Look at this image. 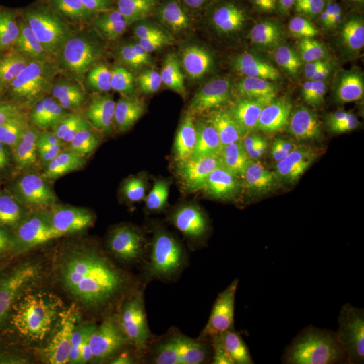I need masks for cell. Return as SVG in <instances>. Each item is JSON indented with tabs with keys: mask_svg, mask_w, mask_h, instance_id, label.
Segmentation results:
<instances>
[{
	"mask_svg": "<svg viewBox=\"0 0 364 364\" xmlns=\"http://www.w3.org/2000/svg\"><path fill=\"white\" fill-rule=\"evenodd\" d=\"M54 50L103 114H111L144 70V60L117 31L88 19L49 27Z\"/></svg>",
	"mask_w": 364,
	"mask_h": 364,
	"instance_id": "3",
	"label": "cell"
},
{
	"mask_svg": "<svg viewBox=\"0 0 364 364\" xmlns=\"http://www.w3.org/2000/svg\"><path fill=\"white\" fill-rule=\"evenodd\" d=\"M0 207H1V204H0Z\"/></svg>",
	"mask_w": 364,
	"mask_h": 364,
	"instance_id": "39",
	"label": "cell"
},
{
	"mask_svg": "<svg viewBox=\"0 0 364 364\" xmlns=\"http://www.w3.org/2000/svg\"><path fill=\"white\" fill-rule=\"evenodd\" d=\"M18 324V311L14 304L11 289L0 282V338L13 333Z\"/></svg>",
	"mask_w": 364,
	"mask_h": 364,
	"instance_id": "32",
	"label": "cell"
},
{
	"mask_svg": "<svg viewBox=\"0 0 364 364\" xmlns=\"http://www.w3.org/2000/svg\"><path fill=\"white\" fill-rule=\"evenodd\" d=\"M275 85L285 92L287 97L296 105L312 103L329 93L344 88V80L340 72L328 75H314L297 78L275 80Z\"/></svg>",
	"mask_w": 364,
	"mask_h": 364,
	"instance_id": "26",
	"label": "cell"
},
{
	"mask_svg": "<svg viewBox=\"0 0 364 364\" xmlns=\"http://www.w3.org/2000/svg\"><path fill=\"white\" fill-rule=\"evenodd\" d=\"M170 326V314L159 312L142 301L120 304L92 332L84 352L91 359L114 358L139 344L165 336Z\"/></svg>",
	"mask_w": 364,
	"mask_h": 364,
	"instance_id": "9",
	"label": "cell"
},
{
	"mask_svg": "<svg viewBox=\"0 0 364 364\" xmlns=\"http://www.w3.org/2000/svg\"><path fill=\"white\" fill-rule=\"evenodd\" d=\"M348 306L353 323H364V243L352 270L348 287Z\"/></svg>",
	"mask_w": 364,
	"mask_h": 364,
	"instance_id": "31",
	"label": "cell"
},
{
	"mask_svg": "<svg viewBox=\"0 0 364 364\" xmlns=\"http://www.w3.org/2000/svg\"><path fill=\"white\" fill-rule=\"evenodd\" d=\"M235 114L248 130L270 141L302 124L299 105L277 85L240 92L235 100Z\"/></svg>",
	"mask_w": 364,
	"mask_h": 364,
	"instance_id": "15",
	"label": "cell"
},
{
	"mask_svg": "<svg viewBox=\"0 0 364 364\" xmlns=\"http://www.w3.org/2000/svg\"><path fill=\"white\" fill-rule=\"evenodd\" d=\"M259 48L231 19H219L201 26L185 43V54L201 72L218 81L239 77Z\"/></svg>",
	"mask_w": 364,
	"mask_h": 364,
	"instance_id": "7",
	"label": "cell"
},
{
	"mask_svg": "<svg viewBox=\"0 0 364 364\" xmlns=\"http://www.w3.org/2000/svg\"><path fill=\"white\" fill-rule=\"evenodd\" d=\"M281 180L290 188H305L317 181L326 169L321 147L312 141H291L274 159Z\"/></svg>",
	"mask_w": 364,
	"mask_h": 364,
	"instance_id": "23",
	"label": "cell"
},
{
	"mask_svg": "<svg viewBox=\"0 0 364 364\" xmlns=\"http://www.w3.org/2000/svg\"><path fill=\"white\" fill-rule=\"evenodd\" d=\"M289 221L290 209L285 201L264 192H248L230 209L227 250L239 263L259 259Z\"/></svg>",
	"mask_w": 364,
	"mask_h": 364,
	"instance_id": "5",
	"label": "cell"
},
{
	"mask_svg": "<svg viewBox=\"0 0 364 364\" xmlns=\"http://www.w3.org/2000/svg\"><path fill=\"white\" fill-rule=\"evenodd\" d=\"M126 284L105 263H87L80 267L76 289L93 291H123Z\"/></svg>",
	"mask_w": 364,
	"mask_h": 364,
	"instance_id": "30",
	"label": "cell"
},
{
	"mask_svg": "<svg viewBox=\"0 0 364 364\" xmlns=\"http://www.w3.org/2000/svg\"><path fill=\"white\" fill-rule=\"evenodd\" d=\"M34 364H92V359L85 352L72 347H54Z\"/></svg>",
	"mask_w": 364,
	"mask_h": 364,
	"instance_id": "33",
	"label": "cell"
},
{
	"mask_svg": "<svg viewBox=\"0 0 364 364\" xmlns=\"http://www.w3.org/2000/svg\"><path fill=\"white\" fill-rule=\"evenodd\" d=\"M42 224L36 209L25 205L0 207V250L38 228Z\"/></svg>",
	"mask_w": 364,
	"mask_h": 364,
	"instance_id": "28",
	"label": "cell"
},
{
	"mask_svg": "<svg viewBox=\"0 0 364 364\" xmlns=\"http://www.w3.org/2000/svg\"><path fill=\"white\" fill-rule=\"evenodd\" d=\"M123 291H93L76 289V308L81 324L92 333L122 304Z\"/></svg>",
	"mask_w": 364,
	"mask_h": 364,
	"instance_id": "27",
	"label": "cell"
},
{
	"mask_svg": "<svg viewBox=\"0 0 364 364\" xmlns=\"http://www.w3.org/2000/svg\"><path fill=\"white\" fill-rule=\"evenodd\" d=\"M326 50L348 65L364 63V7L359 0H329L318 6L312 23Z\"/></svg>",
	"mask_w": 364,
	"mask_h": 364,
	"instance_id": "13",
	"label": "cell"
},
{
	"mask_svg": "<svg viewBox=\"0 0 364 364\" xmlns=\"http://www.w3.org/2000/svg\"><path fill=\"white\" fill-rule=\"evenodd\" d=\"M64 119L30 97L0 115V178L18 176L27 158Z\"/></svg>",
	"mask_w": 364,
	"mask_h": 364,
	"instance_id": "12",
	"label": "cell"
},
{
	"mask_svg": "<svg viewBox=\"0 0 364 364\" xmlns=\"http://www.w3.org/2000/svg\"><path fill=\"white\" fill-rule=\"evenodd\" d=\"M203 107V93L193 80L168 63L146 68L109 114V124L117 144L159 164L192 129Z\"/></svg>",
	"mask_w": 364,
	"mask_h": 364,
	"instance_id": "1",
	"label": "cell"
},
{
	"mask_svg": "<svg viewBox=\"0 0 364 364\" xmlns=\"http://www.w3.org/2000/svg\"><path fill=\"white\" fill-rule=\"evenodd\" d=\"M38 63V49L27 27L0 22V100H13L28 91Z\"/></svg>",
	"mask_w": 364,
	"mask_h": 364,
	"instance_id": "20",
	"label": "cell"
},
{
	"mask_svg": "<svg viewBox=\"0 0 364 364\" xmlns=\"http://www.w3.org/2000/svg\"><path fill=\"white\" fill-rule=\"evenodd\" d=\"M231 205L216 191H193L183 197L169 221L176 243L196 259L219 266L227 250Z\"/></svg>",
	"mask_w": 364,
	"mask_h": 364,
	"instance_id": "4",
	"label": "cell"
},
{
	"mask_svg": "<svg viewBox=\"0 0 364 364\" xmlns=\"http://www.w3.org/2000/svg\"><path fill=\"white\" fill-rule=\"evenodd\" d=\"M38 57V69L27 91L31 100L63 119L95 120L105 117L52 45L39 46Z\"/></svg>",
	"mask_w": 364,
	"mask_h": 364,
	"instance_id": "11",
	"label": "cell"
},
{
	"mask_svg": "<svg viewBox=\"0 0 364 364\" xmlns=\"http://www.w3.org/2000/svg\"><path fill=\"white\" fill-rule=\"evenodd\" d=\"M80 267L76 259L60 251L27 297L28 318L37 338H57L73 324Z\"/></svg>",
	"mask_w": 364,
	"mask_h": 364,
	"instance_id": "6",
	"label": "cell"
},
{
	"mask_svg": "<svg viewBox=\"0 0 364 364\" xmlns=\"http://www.w3.org/2000/svg\"><path fill=\"white\" fill-rule=\"evenodd\" d=\"M171 15L189 27H201L221 19L223 0H162Z\"/></svg>",
	"mask_w": 364,
	"mask_h": 364,
	"instance_id": "29",
	"label": "cell"
},
{
	"mask_svg": "<svg viewBox=\"0 0 364 364\" xmlns=\"http://www.w3.org/2000/svg\"><path fill=\"white\" fill-rule=\"evenodd\" d=\"M100 4L115 25L144 39L170 42L191 28L174 18L162 0H100Z\"/></svg>",
	"mask_w": 364,
	"mask_h": 364,
	"instance_id": "19",
	"label": "cell"
},
{
	"mask_svg": "<svg viewBox=\"0 0 364 364\" xmlns=\"http://www.w3.org/2000/svg\"><path fill=\"white\" fill-rule=\"evenodd\" d=\"M221 142L223 178L251 193L263 192L270 181V159L264 146L239 130L230 131Z\"/></svg>",
	"mask_w": 364,
	"mask_h": 364,
	"instance_id": "21",
	"label": "cell"
},
{
	"mask_svg": "<svg viewBox=\"0 0 364 364\" xmlns=\"http://www.w3.org/2000/svg\"><path fill=\"white\" fill-rule=\"evenodd\" d=\"M359 1H360V4L364 7V0H359Z\"/></svg>",
	"mask_w": 364,
	"mask_h": 364,
	"instance_id": "37",
	"label": "cell"
},
{
	"mask_svg": "<svg viewBox=\"0 0 364 364\" xmlns=\"http://www.w3.org/2000/svg\"><path fill=\"white\" fill-rule=\"evenodd\" d=\"M58 252L55 236L41 225L0 250V282L27 299Z\"/></svg>",
	"mask_w": 364,
	"mask_h": 364,
	"instance_id": "14",
	"label": "cell"
},
{
	"mask_svg": "<svg viewBox=\"0 0 364 364\" xmlns=\"http://www.w3.org/2000/svg\"><path fill=\"white\" fill-rule=\"evenodd\" d=\"M312 364H332L329 363V362H326V360H318V362H314V363Z\"/></svg>",
	"mask_w": 364,
	"mask_h": 364,
	"instance_id": "36",
	"label": "cell"
},
{
	"mask_svg": "<svg viewBox=\"0 0 364 364\" xmlns=\"http://www.w3.org/2000/svg\"><path fill=\"white\" fill-rule=\"evenodd\" d=\"M353 344H355V350L358 352L359 358L362 359V362L364 364V323L356 324Z\"/></svg>",
	"mask_w": 364,
	"mask_h": 364,
	"instance_id": "34",
	"label": "cell"
},
{
	"mask_svg": "<svg viewBox=\"0 0 364 364\" xmlns=\"http://www.w3.org/2000/svg\"><path fill=\"white\" fill-rule=\"evenodd\" d=\"M200 278L180 247L156 262L139 285V301L159 312L170 314L193 299Z\"/></svg>",
	"mask_w": 364,
	"mask_h": 364,
	"instance_id": "16",
	"label": "cell"
},
{
	"mask_svg": "<svg viewBox=\"0 0 364 364\" xmlns=\"http://www.w3.org/2000/svg\"><path fill=\"white\" fill-rule=\"evenodd\" d=\"M171 189L165 177H161L156 181L144 183L135 188L126 195L120 196L112 203L117 208L134 219H151L159 216L170 203Z\"/></svg>",
	"mask_w": 364,
	"mask_h": 364,
	"instance_id": "25",
	"label": "cell"
},
{
	"mask_svg": "<svg viewBox=\"0 0 364 364\" xmlns=\"http://www.w3.org/2000/svg\"><path fill=\"white\" fill-rule=\"evenodd\" d=\"M234 19L263 49L293 38L311 26L318 0H230Z\"/></svg>",
	"mask_w": 364,
	"mask_h": 364,
	"instance_id": "10",
	"label": "cell"
},
{
	"mask_svg": "<svg viewBox=\"0 0 364 364\" xmlns=\"http://www.w3.org/2000/svg\"><path fill=\"white\" fill-rule=\"evenodd\" d=\"M117 144L109 122L64 119L18 173L22 191L52 210H66L103 181Z\"/></svg>",
	"mask_w": 364,
	"mask_h": 364,
	"instance_id": "2",
	"label": "cell"
},
{
	"mask_svg": "<svg viewBox=\"0 0 364 364\" xmlns=\"http://www.w3.org/2000/svg\"><path fill=\"white\" fill-rule=\"evenodd\" d=\"M178 245L153 227H134L105 251V264L126 285L139 287L158 260Z\"/></svg>",
	"mask_w": 364,
	"mask_h": 364,
	"instance_id": "17",
	"label": "cell"
},
{
	"mask_svg": "<svg viewBox=\"0 0 364 364\" xmlns=\"http://www.w3.org/2000/svg\"><path fill=\"white\" fill-rule=\"evenodd\" d=\"M223 142L205 127L188 131L174 149L173 168L183 178L198 183H216L221 176Z\"/></svg>",
	"mask_w": 364,
	"mask_h": 364,
	"instance_id": "22",
	"label": "cell"
},
{
	"mask_svg": "<svg viewBox=\"0 0 364 364\" xmlns=\"http://www.w3.org/2000/svg\"><path fill=\"white\" fill-rule=\"evenodd\" d=\"M267 69L274 80L297 78L338 72L321 54L299 45L279 42L267 55Z\"/></svg>",
	"mask_w": 364,
	"mask_h": 364,
	"instance_id": "24",
	"label": "cell"
},
{
	"mask_svg": "<svg viewBox=\"0 0 364 364\" xmlns=\"http://www.w3.org/2000/svg\"><path fill=\"white\" fill-rule=\"evenodd\" d=\"M251 364H287V360L279 355H262L252 360Z\"/></svg>",
	"mask_w": 364,
	"mask_h": 364,
	"instance_id": "35",
	"label": "cell"
},
{
	"mask_svg": "<svg viewBox=\"0 0 364 364\" xmlns=\"http://www.w3.org/2000/svg\"><path fill=\"white\" fill-rule=\"evenodd\" d=\"M326 168L338 178L364 189V144L359 122L348 107H338L321 146Z\"/></svg>",
	"mask_w": 364,
	"mask_h": 364,
	"instance_id": "18",
	"label": "cell"
},
{
	"mask_svg": "<svg viewBox=\"0 0 364 364\" xmlns=\"http://www.w3.org/2000/svg\"><path fill=\"white\" fill-rule=\"evenodd\" d=\"M363 127H364V109H363Z\"/></svg>",
	"mask_w": 364,
	"mask_h": 364,
	"instance_id": "38",
	"label": "cell"
},
{
	"mask_svg": "<svg viewBox=\"0 0 364 364\" xmlns=\"http://www.w3.org/2000/svg\"><path fill=\"white\" fill-rule=\"evenodd\" d=\"M135 225L105 196L90 195L66 209L61 237L80 257L105 255Z\"/></svg>",
	"mask_w": 364,
	"mask_h": 364,
	"instance_id": "8",
	"label": "cell"
}]
</instances>
